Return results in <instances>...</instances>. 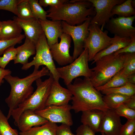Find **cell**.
<instances>
[{"label": "cell", "mask_w": 135, "mask_h": 135, "mask_svg": "<svg viewBox=\"0 0 135 135\" xmlns=\"http://www.w3.org/2000/svg\"><path fill=\"white\" fill-rule=\"evenodd\" d=\"M125 56V53H113L96 61V66L91 69L93 73L90 78L94 87L103 85L116 74L122 68Z\"/></svg>", "instance_id": "cell-4"}, {"label": "cell", "mask_w": 135, "mask_h": 135, "mask_svg": "<svg viewBox=\"0 0 135 135\" xmlns=\"http://www.w3.org/2000/svg\"><path fill=\"white\" fill-rule=\"evenodd\" d=\"M91 2L95 9V15L91 20L90 23H94L101 26L103 28L109 21L112 10L114 6L120 4L125 0H88Z\"/></svg>", "instance_id": "cell-11"}, {"label": "cell", "mask_w": 135, "mask_h": 135, "mask_svg": "<svg viewBox=\"0 0 135 135\" xmlns=\"http://www.w3.org/2000/svg\"><path fill=\"white\" fill-rule=\"evenodd\" d=\"M135 19V15L112 18L105 25V28L114 36L121 38L133 37L135 36V28L132 24Z\"/></svg>", "instance_id": "cell-12"}, {"label": "cell", "mask_w": 135, "mask_h": 135, "mask_svg": "<svg viewBox=\"0 0 135 135\" xmlns=\"http://www.w3.org/2000/svg\"><path fill=\"white\" fill-rule=\"evenodd\" d=\"M49 78L42 81L41 78L35 81L37 86L35 91L23 102L13 110L10 114L17 125L19 118L25 110H30L34 111L44 108L50 93L52 84L54 80L53 76L50 73Z\"/></svg>", "instance_id": "cell-5"}, {"label": "cell", "mask_w": 135, "mask_h": 135, "mask_svg": "<svg viewBox=\"0 0 135 135\" xmlns=\"http://www.w3.org/2000/svg\"><path fill=\"white\" fill-rule=\"evenodd\" d=\"M56 135H76L72 132L70 126L66 124H62L58 126Z\"/></svg>", "instance_id": "cell-39"}, {"label": "cell", "mask_w": 135, "mask_h": 135, "mask_svg": "<svg viewBox=\"0 0 135 135\" xmlns=\"http://www.w3.org/2000/svg\"><path fill=\"white\" fill-rule=\"evenodd\" d=\"M131 42L128 45L120 49L113 54L118 55L121 54L133 53L135 52V36L131 38Z\"/></svg>", "instance_id": "cell-38"}, {"label": "cell", "mask_w": 135, "mask_h": 135, "mask_svg": "<svg viewBox=\"0 0 135 135\" xmlns=\"http://www.w3.org/2000/svg\"><path fill=\"white\" fill-rule=\"evenodd\" d=\"M11 71L9 69H3L0 68V86L4 82V79L6 76L11 74Z\"/></svg>", "instance_id": "cell-41"}, {"label": "cell", "mask_w": 135, "mask_h": 135, "mask_svg": "<svg viewBox=\"0 0 135 135\" xmlns=\"http://www.w3.org/2000/svg\"><path fill=\"white\" fill-rule=\"evenodd\" d=\"M88 50L86 48L79 56L69 65L56 68L60 78L66 86L80 76L90 78L93 72L88 64Z\"/></svg>", "instance_id": "cell-7"}, {"label": "cell", "mask_w": 135, "mask_h": 135, "mask_svg": "<svg viewBox=\"0 0 135 135\" xmlns=\"http://www.w3.org/2000/svg\"><path fill=\"white\" fill-rule=\"evenodd\" d=\"M19 18L28 19L34 18L32 14L29 0H21L17 6Z\"/></svg>", "instance_id": "cell-29"}, {"label": "cell", "mask_w": 135, "mask_h": 135, "mask_svg": "<svg viewBox=\"0 0 135 135\" xmlns=\"http://www.w3.org/2000/svg\"><path fill=\"white\" fill-rule=\"evenodd\" d=\"M135 119L128 120L123 125L120 135H135Z\"/></svg>", "instance_id": "cell-36"}, {"label": "cell", "mask_w": 135, "mask_h": 135, "mask_svg": "<svg viewBox=\"0 0 135 135\" xmlns=\"http://www.w3.org/2000/svg\"><path fill=\"white\" fill-rule=\"evenodd\" d=\"M12 46L7 48L4 52L2 56H0V67L5 69L6 66L11 60L15 59L16 54V48Z\"/></svg>", "instance_id": "cell-32"}, {"label": "cell", "mask_w": 135, "mask_h": 135, "mask_svg": "<svg viewBox=\"0 0 135 135\" xmlns=\"http://www.w3.org/2000/svg\"><path fill=\"white\" fill-rule=\"evenodd\" d=\"M131 96L117 94L111 93L102 96V98L104 103L109 108L115 109L124 103Z\"/></svg>", "instance_id": "cell-25"}, {"label": "cell", "mask_w": 135, "mask_h": 135, "mask_svg": "<svg viewBox=\"0 0 135 135\" xmlns=\"http://www.w3.org/2000/svg\"><path fill=\"white\" fill-rule=\"evenodd\" d=\"M8 119L0 109V134L1 135H19L16 130L12 128Z\"/></svg>", "instance_id": "cell-31"}, {"label": "cell", "mask_w": 135, "mask_h": 135, "mask_svg": "<svg viewBox=\"0 0 135 135\" xmlns=\"http://www.w3.org/2000/svg\"><path fill=\"white\" fill-rule=\"evenodd\" d=\"M88 30L89 33L84 40V48L88 49V61L90 62L93 61L98 53L112 44L113 38L108 36L107 30L103 31L95 24L90 23Z\"/></svg>", "instance_id": "cell-8"}, {"label": "cell", "mask_w": 135, "mask_h": 135, "mask_svg": "<svg viewBox=\"0 0 135 135\" xmlns=\"http://www.w3.org/2000/svg\"><path fill=\"white\" fill-rule=\"evenodd\" d=\"M91 20L86 21L76 26L70 25L66 22L62 21L63 33L70 36L73 40L74 50L72 56L74 60L79 56L84 50V43L89 33L88 29Z\"/></svg>", "instance_id": "cell-9"}, {"label": "cell", "mask_w": 135, "mask_h": 135, "mask_svg": "<svg viewBox=\"0 0 135 135\" xmlns=\"http://www.w3.org/2000/svg\"><path fill=\"white\" fill-rule=\"evenodd\" d=\"M36 53L33 60L23 65L22 69L27 70L32 66L38 70L40 66L44 65L52 75L54 80L59 82L60 76L57 70L51 53L50 48L44 32L36 44Z\"/></svg>", "instance_id": "cell-6"}, {"label": "cell", "mask_w": 135, "mask_h": 135, "mask_svg": "<svg viewBox=\"0 0 135 135\" xmlns=\"http://www.w3.org/2000/svg\"><path fill=\"white\" fill-rule=\"evenodd\" d=\"M2 28V22L0 21V36L1 34Z\"/></svg>", "instance_id": "cell-44"}, {"label": "cell", "mask_w": 135, "mask_h": 135, "mask_svg": "<svg viewBox=\"0 0 135 135\" xmlns=\"http://www.w3.org/2000/svg\"><path fill=\"white\" fill-rule=\"evenodd\" d=\"M32 11L35 18L41 20H47L48 13L42 8L38 0H29Z\"/></svg>", "instance_id": "cell-30"}, {"label": "cell", "mask_w": 135, "mask_h": 135, "mask_svg": "<svg viewBox=\"0 0 135 135\" xmlns=\"http://www.w3.org/2000/svg\"><path fill=\"white\" fill-rule=\"evenodd\" d=\"M112 44L98 53L94 57L91 64L102 57L112 54L128 45L131 42V38H121L114 36Z\"/></svg>", "instance_id": "cell-20"}, {"label": "cell", "mask_w": 135, "mask_h": 135, "mask_svg": "<svg viewBox=\"0 0 135 135\" xmlns=\"http://www.w3.org/2000/svg\"><path fill=\"white\" fill-rule=\"evenodd\" d=\"M67 87L72 94L71 108L76 113L94 109L106 112L109 109L103 101L100 92L94 87L90 78H76Z\"/></svg>", "instance_id": "cell-1"}, {"label": "cell", "mask_w": 135, "mask_h": 135, "mask_svg": "<svg viewBox=\"0 0 135 135\" xmlns=\"http://www.w3.org/2000/svg\"><path fill=\"white\" fill-rule=\"evenodd\" d=\"M46 12L48 13L47 18L52 20L64 21L72 26L91 20L90 16L96 14L92 4L88 0L68 1L57 8L50 7Z\"/></svg>", "instance_id": "cell-3"}, {"label": "cell", "mask_w": 135, "mask_h": 135, "mask_svg": "<svg viewBox=\"0 0 135 135\" xmlns=\"http://www.w3.org/2000/svg\"><path fill=\"white\" fill-rule=\"evenodd\" d=\"M50 72L46 66H42L40 70L34 69L33 72L26 77L20 78L11 74L5 76L4 79L9 84L11 90L8 96L5 100L9 108L6 117L8 119L11 112L28 99L33 94V83L38 79L44 76H49Z\"/></svg>", "instance_id": "cell-2"}, {"label": "cell", "mask_w": 135, "mask_h": 135, "mask_svg": "<svg viewBox=\"0 0 135 135\" xmlns=\"http://www.w3.org/2000/svg\"><path fill=\"white\" fill-rule=\"evenodd\" d=\"M60 38V43L57 42L50 47L53 59L60 66L66 65L74 61L72 56L70 54L71 37L68 34L63 33Z\"/></svg>", "instance_id": "cell-13"}, {"label": "cell", "mask_w": 135, "mask_h": 135, "mask_svg": "<svg viewBox=\"0 0 135 135\" xmlns=\"http://www.w3.org/2000/svg\"><path fill=\"white\" fill-rule=\"evenodd\" d=\"M114 110L120 117H124L128 120L135 119V110L128 107L123 104L120 105Z\"/></svg>", "instance_id": "cell-34"}, {"label": "cell", "mask_w": 135, "mask_h": 135, "mask_svg": "<svg viewBox=\"0 0 135 135\" xmlns=\"http://www.w3.org/2000/svg\"><path fill=\"white\" fill-rule=\"evenodd\" d=\"M125 54V58L122 68L119 72L127 78L130 75L135 74V52Z\"/></svg>", "instance_id": "cell-27"}, {"label": "cell", "mask_w": 135, "mask_h": 135, "mask_svg": "<svg viewBox=\"0 0 135 135\" xmlns=\"http://www.w3.org/2000/svg\"><path fill=\"white\" fill-rule=\"evenodd\" d=\"M102 135H105L103 133H101Z\"/></svg>", "instance_id": "cell-46"}, {"label": "cell", "mask_w": 135, "mask_h": 135, "mask_svg": "<svg viewBox=\"0 0 135 135\" xmlns=\"http://www.w3.org/2000/svg\"><path fill=\"white\" fill-rule=\"evenodd\" d=\"M2 22L0 40H10L18 37L22 34V29L14 20Z\"/></svg>", "instance_id": "cell-22"}, {"label": "cell", "mask_w": 135, "mask_h": 135, "mask_svg": "<svg viewBox=\"0 0 135 135\" xmlns=\"http://www.w3.org/2000/svg\"><path fill=\"white\" fill-rule=\"evenodd\" d=\"M71 106L67 104L60 106L50 105L34 111L37 114L48 121L54 123H61L70 126L73 124L70 110Z\"/></svg>", "instance_id": "cell-10"}, {"label": "cell", "mask_w": 135, "mask_h": 135, "mask_svg": "<svg viewBox=\"0 0 135 135\" xmlns=\"http://www.w3.org/2000/svg\"><path fill=\"white\" fill-rule=\"evenodd\" d=\"M76 135H95V133L89 127L82 124L77 129Z\"/></svg>", "instance_id": "cell-40"}, {"label": "cell", "mask_w": 135, "mask_h": 135, "mask_svg": "<svg viewBox=\"0 0 135 135\" xmlns=\"http://www.w3.org/2000/svg\"><path fill=\"white\" fill-rule=\"evenodd\" d=\"M128 82L127 78L118 72L109 81L103 85L96 88L98 91L110 88H114L123 86Z\"/></svg>", "instance_id": "cell-28"}, {"label": "cell", "mask_w": 135, "mask_h": 135, "mask_svg": "<svg viewBox=\"0 0 135 135\" xmlns=\"http://www.w3.org/2000/svg\"><path fill=\"white\" fill-rule=\"evenodd\" d=\"M132 4L134 8L135 7V0H132Z\"/></svg>", "instance_id": "cell-45"}, {"label": "cell", "mask_w": 135, "mask_h": 135, "mask_svg": "<svg viewBox=\"0 0 135 135\" xmlns=\"http://www.w3.org/2000/svg\"><path fill=\"white\" fill-rule=\"evenodd\" d=\"M24 34H21L18 37L14 38L4 40H0V56L3 54L4 51L8 48L20 44L25 38Z\"/></svg>", "instance_id": "cell-35"}, {"label": "cell", "mask_w": 135, "mask_h": 135, "mask_svg": "<svg viewBox=\"0 0 135 135\" xmlns=\"http://www.w3.org/2000/svg\"><path fill=\"white\" fill-rule=\"evenodd\" d=\"M48 121L36 113L33 110H28L20 116L16 125L21 132L26 131L32 128L42 125Z\"/></svg>", "instance_id": "cell-18"}, {"label": "cell", "mask_w": 135, "mask_h": 135, "mask_svg": "<svg viewBox=\"0 0 135 135\" xmlns=\"http://www.w3.org/2000/svg\"><path fill=\"white\" fill-rule=\"evenodd\" d=\"M123 104L128 107L135 110V95L131 96Z\"/></svg>", "instance_id": "cell-42"}, {"label": "cell", "mask_w": 135, "mask_h": 135, "mask_svg": "<svg viewBox=\"0 0 135 135\" xmlns=\"http://www.w3.org/2000/svg\"><path fill=\"white\" fill-rule=\"evenodd\" d=\"M132 0H127L122 4L115 6L111 12V17L115 14L119 16L130 17L135 15V10L132 4Z\"/></svg>", "instance_id": "cell-24"}, {"label": "cell", "mask_w": 135, "mask_h": 135, "mask_svg": "<svg viewBox=\"0 0 135 135\" xmlns=\"http://www.w3.org/2000/svg\"><path fill=\"white\" fill-rule=\"evenodd\" d=\"M100 92L104 95L116 93L131 96L135 95V84L128 82L123 86L106 88Z\"/></svg>", "instance_id": "cell-26"}, {"label": "cell", "mask_w": 135, "mask_h": 135, "mask_svg": "<svg viewBox=\"0 0 135 135\" xmlns=\"http://www.w3.org/2000/svg\"><path fill=\"white\" fill-rule=\"evenodd\" d=\"M122 125L114 109L109 108L105 112L100 132L105 135H120Z\"/></svg>", "instance_id": "cell-14"}, {"label": "cell", "mask_w": 135, "mask_h": 135, "mask_svg": "<svg viewBox=\"0 0 135 135\" xmlns=\"http://www.w3.org/2000/svg\"><path fill=\"white\" fill-rule=\"evenodd\" d=\"M72 94L68 88L62 86L59 82L54 81L45 106H60L68 104L71 100Z\"/></svg>", "instance_id": "cell-15"}, {"label": "cell", "mask_w": 135, "mask_h": 135, "mask_svg": "<svg viewBox=\"0 0 135 135\" xmlns=\"http://www.w3.org/2000/svg\"><path fill=\"white\" fill-rule=\"evenodd\" d=\"M24 30V35L35 44L44 32L39 20L34 18L23 19L14 16V20Z\"/></svg>", "instance_id": "cell-16"}, {"label": "cell", "mask_w": 135, "mask_h": 135, "mask_svg": "<svg viewBox=\"0 0 135 135\" xmlns=\"http://www.w3.org/2000/svg\"><path fill=\"white\" fill-rule=\"evenodd\" d=\"M68 1V0H40L38 2L42 6H50V7L56 8Z\"/></svg>", "instance_id": "cell-37"}, {"label": "cell", "mask_w": 135, "mask_h": 135, "mask_svg": "<svg viewBox=\"0 0 135 135\" xmlns=\"http://www.w3.org/2000/svg\"><path fill=\"white\" fill-rule=\"evenodd\" d=\"M16 49V55L14 60L15 64L20 63L23 65L26 64L30 56L36 53L35 44L27 38L24 44Z\"/></svg>", "instance_id": "cell-21"}, {"label": "cell", "mask_w": 135, "mask_h": 135, "mask_svg": "<svg viewBox=\"0 0 135 135\" xmlns=\"http://www.w3.org/2000/svg\"><path fill=\"white\" fill-rule=\"evenodd\" d=\"M0 135H1L0 134Z\"/></svg>", "instance_id": "cell-47"}, {"label": "cell", "mask_w": 135, "mask_h": 135, "mask_svg": "<svg viewBox=\"0 0 135 135\" xmlns=\"http://www.w3.org/2000/svg\"><path fill=\"white\" fill-rule=\"evenodd\" d=\"M105 112L94 109L82 112L81 122L89 127L95 133L100 132Z\"/></svg>", "instance_id": "cell-19"}, {"label": "cell", "mask_w": 135, "mask_h": 135, "mask_svg": "<svg viewBox=\"0 0 135 135\" xmlns=\"http://www.w3.org/2000/svg\"><path fill=\"white\" fill-rule=\"evenodd\" d=\"M21 0H0V10L10 12L19 17L17 7Z\"/></svg>", "instance_id": "cell-33"}, {"label": "cell", "mask_w": 135, "mask_h": 135, "mask_svg": "<svg viewBox=\"0 0 135 135\" xmlns=\"http://www.w3.org/2000/svg\"><path fill=\"white\" fill-rule=\"evenodd\" d=\"M58 127L56 123L48 121L42 125L33 127L24 132H20L19 135H56Z\"/></svg>", "instance_id": "cell-23"}, {"label": "cell", "mask_w": 135, "mask_h": 135, "mask_svg": "<svg viewBox=\"0 0 135 135\" xmlns=\"http://www.w3.org/2000/svg\"><path fill=\"white\" fill-rule=\"evenodd\" d=\"M127 80L128 82L133 84H135V74H134L130 75L127 77Z\"/></svg>", "instance_id": "cell-43"}, {"label": "cell", "mask_w": 135, "mask_h": 135, "mask_svg": "<svg viewBox=\"0 0 135 135\" xmlns=\"http://www.w3.org/2000/svg\"><path fill=\"white\" fill-rule=\"evenodd\" d=\"M50 47L58 42V39L63 33L62 21L39 20Z\"/></svg>", "instance_id": "cell-17"}]
</instances>
